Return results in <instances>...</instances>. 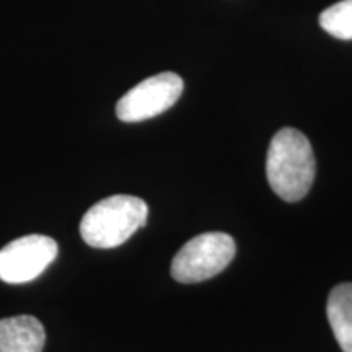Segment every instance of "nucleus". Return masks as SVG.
<instances>
[{"mask_svg": "<svg viewBox=\"0 0 352 352\" xmlns=\"http://www.w3.org/2000/svg\"><path fill=\"white\" fill-rule=\"evenodd\" d=\"M266 176L280 199L297 202L310 191L315 179V155L310 140L294 127H284L271 139Z\"/></svg>", "mask_w": 352, "mask_h": 352, "instance_id": "1", "label": "nucleus"}, {"mask_svg": "<svg viewBox=\"0 0 352 352\" xmlns=\"http://www.w3.org/2000/svg\"><path fill=\"white\" fill-rule=\"evenodd\" d=\"M147 204L135 196L116 195L91 206L82 217L80 235L91 248H116L147 222Z\"/></svg>", "mask_w": 352, "mask_h": 352, "instance_id": "2", "label": "nucleus"}, {"mask_svg": "<svg viewBox=\"0 0 352 352\" xmlns=\"http://www.w3.org/2000/svg\"><path fill=\"white\" fill-rule=\"evenodd\" d=\"M236 245L228 233H201L182 246L171 261L176 283L197 284L220 274L235 258Z\"/></svg>", "mask_w": 352, "mask_h": 352, "instance_id": "3", "label": "nucleus"}, {"mask_svg": "<svg viewBox=\"0 0 352 352\" xmlns=\"http://www.w3.org/2000/svg\"><path fill=\"white\" fill-rule=\"evenodd\" d=\"M183 78L175 72H162L131 88L116 104V116L122 122H140L170 109L183 94Z\"/></svg>", "mask_w": 352, "mask_h": 352, "instance_id": "4", "label": "nucleus"}, {"mask_svg": "<svg viewBox=\"0 0 352 352\" xmlns=\"http://www.w3.org/2000/svg\"><path fill=\"white\" fill-rule=\"evenodd\" d=\"M57 243L46 235H26L0 250V280L25 284L41 276L57 256Z\"/></svg>", "mask_w": 352, "mask_h": 352, "instance_id": "5", "label": "nucleus"}, {"mask_svg": "<svg viewBox=\"0 0 352 352\" xmlns=\"http://www.w3.org/2000/svg\"><path fill=\"white\" fill-rule=\"evenodd\" d=\"M46 331L36 316L19 315L0 320V352H43Z\"/></svg>", "mask_w": 352, "mask_h": 352, "instance_id": "6", "label": "nucleus"}, {"mask_svg": "<svg viewBox=\"0 0 352 352\" xmlns=\"http://www.w3.org/2000/svg\"><path fill=\"white\" fill-rule=\"evenodd\" d=\"M328 321L342 352H352V284L336 285L328 297Z\"/></svg>", "mask_w": 352, "mask_h": 352, "instance_id": "7", "label": "nucleus"}, {"mask_svg": "<svg viewBox=\"0 0 352 352\" xmlns=\"http://www.w3.org/2000/svg\"><path fill=\"white\" fill-rule=\"evenodd\" d=\"M320 25L338 39H352V0H341L321 12Z\"/></svg>", "mask_w": 352, "mask_h": 352, "instance_id": "8", "label": "nucleus"}]
</instances>
